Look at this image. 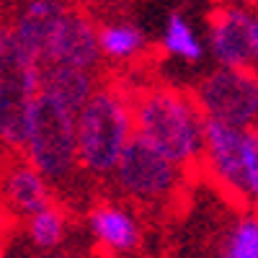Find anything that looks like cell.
Wrapping results in <instances>:
<instances>
[{
    "mask_svg": "<svg viewBox=\"0 0 258 258\" xmlns=\"http://www.w3.org/2000/svg\"><path fill=\"white\" fill-rule=\"evenodd\" d=\"M135 135L150 147L188 168H202L207 116L194 96L173 85H147L132 93Z\"/></svg>",
    "mask_w": 258,
    "mask_h": 258,
    "instance_id": "1",
    "label": "cell"
},
{
    "mask_svg": "<svg viewBox=\"0 0 258 258\" xmlns=\"http://www.w3.org/2000/svg\"><path fill=\"white\" fill-rule=\"evenodd\" d=\"M75 121L80 170L91 178H111L126 145L135 140L132 93L121 83H98Z\"/></svg>",
    "mask_w": 258,
    "mask_h": 258,
    "instance_id": "2",
    "label": "cell"
},
{
    "mask_svg": "<svg viewBox=\"0 0 258 258\" xmlns=\"http://www.w3.org/2000/svg\"><path fill=\"white\" fill-rule=\"evenodd\" d=\"M78 111L54 101L47 93H39L29 114L24 145L18 153L34 168L47 176L52 186L70 183L80 170L78 155Z\"/></svg>",
    "mask_w": 258,
    "mask_h": 258,
    "instance_id": "3",
    "label": "cell"
},
{
    "mask_svg": "<svg viewBox=\"0 0 258 258\" xmlns=\"http://www.w3.org/2000/svg\"><path fill=\"white\" fill-rule=\"evenodd\" d=\"M41 93V62L21 49L0 26V142L21 150L29 114Z\"/></svg>",
    "mask_w": 258,
    "mask_h": 258,
    "instance_id": "4",
    "label": "cell"
},
{
    "mask_svg": "<svg viewBox=\"0 0 258 258\" xmlns=\"http://www.w3.org/2000/svg\"><path fill=\"white\" fill-rule=\"evenodd\" d=\"M183 165L165 158L135 135V140L126 145L124 155L119 158L111 181L121 199L140 207H158L178 194L183 183Z\"/></svg>",
    "mask_w": 258,
    "mask_h": 258,
    "instance_id": "5",
    "label": "cell"
},
{
    "mask_svg": "<svg viewBox=\"0 0 258 258\" xmlns=\"http://www.w3.org/2000/svg\"><path fill=\"white\" fill-rule=\"evenodd\" d=\"M207 119L243 129L258 126V70L253 64H214L194 85Z\"/></svg>",
    "mask_w": 258,
    "mask_h": 258,
    "instance_id": "6",
    "label": "cell"
},
{
    "mask_svg": "<svg viewBox=\"0 0 258 258\" xmlns=\"http://www.w3.org/2000/svg\"><path fill=\"white\" fill-rule=\"evenodd\" d=\"M248 160H250V129L207 119L202 170L220 191H225L232 202L240 204H245V191H248Z\"/></svg>",
    "mask_w": 258,
    "mask_h": 258,
    "instance_id": "7",
    "label": "cell"
},
{
    "mask_svg": "<svg viewBox=\"0 0 258 258\" xmlns=\"http://www.w3.org/2000/svg\"><path fill=\"white\" fill-rule=\"evenodd\" d=\"M253 16L255 11L240 0H220L207 11V49L217 64H250Z\"/></svg>",
    "mask_w": 258,
    "mask_h": 258,
    "instance_id": "8",
    "label": "cell"
},
{
    "mask_svg": "<svg viewBox=\"0 0 258 258\" xmlns=\"http://www.w3.org/2000/svg\"><path fill=\"white\" fill-rule=\"evenodd\" d=\"M85 232L93 248L106 255H135L145 245V225L126 199L96 202L85 214Z\"/></svg>",
    "mask_w": 258,
    "mask_h": 258,
    "instance_id": "9",
    "label": "cell"
},
{
    "mask_svg": "<svg viewBox=\"0 0 258 258\" xmlns=\"http://www.w3.org/2000/svg\"><path fill=\"white\" fill-rule=\"evenodd\" d=\"M70 11L73 3L68 0H24L6 29L21 49L44 64Z\"/></svg>",
    "mask_w": 258,
    "mask_h": 258,
    "instance_id": "10",
    "label": "cell"
},
{
    "mask_svg": "<svg viewBox=\"0 0 258 258\" xmlns=\"http://www.w3.org/2000/svg\"><path fill=\"white\" fill-rule=\"evenodd\" d=\"M101 59L103 54H101V41H98V24L83 8L73 6L44 64L59 62V64H75V68L96 70Z\"/></svg>",
    "mask_w": 258,
    "mask_h": 258,
    "instance_id": "11",
    "label": "cell"
},
{
    "mask_svg": "<svg viewBox=\"0 0 258 258\" xmlns=\"http://www.w3.org/2000/svg\"><path fill=\"white\" fill-rule=\"evenodd\" d=\"M52 183L39 168H34L26 158L8 160L0 170V202L18 217H29L31 212L49 204Z\"/></svg>",
    "mask_w": 258,
    "mask_h": 258,
    "instance_id": "12",
    "label": "cell"
},
{
    "mask_svg": "<svg viewBox=\"0 0 258 258\" xmlns=\"http://www.w3.org/2000/svg\"><path fill=\"white\" fill-rule=\"evenodd\" d=\"M158 44L165 57L176 59L181 64H188V68L202 64L204 57L209 54L207 36L194 26L188 13H183L181 8H173L165 13L160 34H158Z\"/></svg>",
    "mask_w": 258,
    "mask_h": 258,
    "instance_id": "13",
    "label": "cell"
},
{
    "mask_svg": "<svg viewBox=\"0 0 258 258\" xmlns=\"http://www.w3.org/2000/svg\"><path fill=\"white\" fill-rule=\"evenodd\" d=\"M96 88H98L96 70L59 64V62L41 64V93L70 106L73 111H80V106L93 96Z\"/></svg>",
    "mask_w": 258,
    "mask_h": 258,
    "instance_id": "14",
    "label": "cell"
},
{
    "mask_svg": "<svg viewBox=\"0 0 258 258\" xmlns=\"http://www.w3.org/2000/svg\"><path fill=\"white\" fill-rule=\"evenodd\" d=\"M24 235L34 253L62 250V245L68 243V235H70L68 212L52 199L49 204H44L41 209L31 212L29 217H24Z\"/></svg>",
    "mask_w": 258,
    "mask_h": 258,
    "instance_id": "15",
    "label": "cell"
},
{
    "mask_svg": "<svg viewBox=\"0 0 258 258\" xmlns=\"http://www.w3.org/2000/svg\"><path fill=\"white\" fill-rule=\"evenodd\" d=\"M101 54L111 62H135L147 52L150 39L132 21H106L98 26Z\"/></svg>",
    "mask_w": 258,
    "mask_h": 258,
    "instance_id": "16",
    "label": "cell"
},
{
    "mask_svg": "<svg viewBox=\"0 0 258 258\" xmlns=\"http://www.w3.org/2000/svg\"><path fill=\"white\" fill-rule=\"evenodd\" d=\"M217 253L225 258H258V209L255 207L243 209L225 227Z\"/></svg>",
    "mask_w": 258,
    "mask_h": 258,
    "instance_id": "17",
    "label": "cell"
},
{
    "mask_svg": "<svg viewBox=\"0 0 258 258\" xmlns=\"http://www.w3.org/2000/svg\"><path fill=\"white\" fill-rule=\"evenodd\" d=\"M245 207H255L258 209V126L250 129V160H248Z\"/></svg>",
    "mask_w": 258,
    "mask_h": 258,
    "instance_id": "18",
    "label": "cell"
},
{
    "mask_svg": "<svg viewBox=\"0 0 258 258\" xmlns=\"http://www.w3.org/2000/svg\"><path fill=\"white\" fill-rule=\"evenodd\" d=\"M250 64L258 70V11L253 16V31H250Z\"/></svg>",
    "mask_w": 258,
    "mask_h": 258,
    "instance_id": "19",
    "label": "cell"
},
{
    "mask_svg": "<svg viewBox=\"0 0 258 258\" xmlns=\"http://www.w3.org/2000/svg\"><path fill=\"white\" fill-rule=\"evenodd\" d=\"M3 150H6V147H3V142H0V170H3V165H6V158H3Z\"/></svg>",
    "mask_w": 258,
    "mask_h": 258,
    "instance_id": "20",
    "label": "cell"
},
{
    "mask_svg": "<svg viewBox=\"0 0 258 258\" xmlns=\"http://www.w3.org/2000/svg\"><path fill=\"white\" fill-rule=\"evenodd\" d=\"M183 3H220V0H183Z\"/></svg>",
    "mask_w": 258,
    "mask_h": 258,
    "instance_id": "21",
    "label": "cell"
}]
</instances>
